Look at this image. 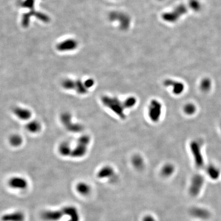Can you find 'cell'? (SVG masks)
Here are the masks:
<instances>
[{
  "label": "cell",
  "instance_id": "6da1fadb",
  "mask_svg": "<svg viewBox=\"0 0 221 221\" xmlns=\"http://www.w3.org/2000/svg\"><path fill=\"white\" fill-rule=\"evenodd\" d=\"M101 101L104 106L114 112L118 117L122 119L126 118L125 105L123 102H122L118 98L114 97L104 96L101 98Z\"/></svg>",
  "mask_w": 221,
  "mask_h": 221
},
{
  "label": "cell",
  "instance_id": "7a4b0ae2",
  "mask_svg": "<svg viewBox=\"0 0 221 221\" xmlns=\"http://www.w3.org/2000/svg\"><path fill=\"white\" fill-rule=\"evenodd\" d=\"M90 142L89 137L84 135L78 139L75 148L72 149L71 156L74 158H79L84 157L86 154L88 146Z\"/></svg>",
  "mask_w": 221,
  "mask_h": 221
},
{
  "label": "cell",
  "instance_id": "3957f363",
  "mask_svg": "<svg viewBox=\"0 0 221 221\" xmlns=\"http://www.w3.org/2000/svg\"><path fill=\"white\" fill-rule=\"evenodd\" d=\"M162 106L157 100H152L148 108V114L152 122H156L159 120L162 113Z\"/></svg>",
  "mask_w": 221,
  "mask_h": 221
},
{
  "label": "cell",
  "instance_id": "277c9868",
  "mask_svg": "<svg viewBox=\"0 0 221 221\" xmlns=\"http://www.w3.org/2000/svg\"><path fill=\"white\" fill-rule=\"evenodd\" d=\"M190 149L193 156L195 164L198 168L204 166L203 157L201 152V144L197 141H193L190 144Z\"/></svg>",
  "mask_w": 221,
  "mask_h": 221
},
{
  "label": "cell",
  "instance_id": "5b68a950",
  "mask_svg": "<svg viewBox=\"0 0 221 221\" xmlns=\"http://www.w3.org/2000/svg\"><path fill=\"white\" fill-rule=\"evenodd\" d=\"M204 183V179L202 175L197 174L192 178L189 187V192L192 196L196 197L199 195Z\"/></svg>",
  "mask_w": 221,
  "mask_h": 221
},
{
  "label": "cell",
  "instance_id": "8992f818",
  "mask_svg": "<svg viewBox=\"0 0 221 221\" xmlns=\"http://www.w3.org/2000/svg\"><path fill=\"white\" fill-rule=\"evenodd\" d=\"M60 120L66 129L70 132H79L82 130V126L81 125L72 122V117L69 113L62 114L60 116Z\"/></svg>",
  "mask_w": 221,
  "mask_h": 221
},
{
  "label": "cell",
  "instance_id": "52a82bcc",
  "mask_svg": "<svg viewBox=\"0 0 221 221\" xmlns=\"http://www.w3.org/2000/svg\"><path fill=\"white\" fill-rule=\"evenodd\" d=\"M64 215L63 208L58 210H48L42 212V218L45 221H59Z\"/></svg>",
  "mask_w": 221,
  "mask_h": 221
},
{
  "label": "cell",
  "instance_id": "ba28073f",
  "mask_svg": "<svg viewBox=\"0 0 221 221\" xmlns=\"http://www.w3.org/2000/svg\"><path fill=\"white\" fill-rule=\"evenodd\" d=\"M8 185L13 189L24 190L28 187V183L24 178L15 176L9 179Z\"/></svg>",
  "mask_w": 221,
  "mask_h": 221
},
{
  "label": "cell",
  "instance_id": "9c48e42d",
  "mask_svg": "<svg viewBox=\"0 0 221 221\" xmlns=\"http://www.w3.org/2000/svg\"><path fill=\"white\" fill-rule=\"evenodd\" d=\"M164 85L166 86L171 88L172 92L175 95H180L184 90V84L178 81L166 79L164 82Z\"/></svg>",
  "mask_w": 221,
  "mask_h": 221
},
{
  "label": "cell",
  "instance_id": "30bf717a",
  "mask_svg": "<svg viewBox=\"0 0 221 221\" xmlns=\"http://www.w3.org/2000/svg\"><path fill=\"white\" fill-rule=\"evenodd\" d=\"M64 215L68 217L67 221H80V215L76 207L73 206H67L63 208Z\"/></svg>",
  "mask_w": 221,
  "mask_h": 221
},
{
  "label": "cell",
  "instance_id": "8fae6325",
  "mask_svg": "<svg viewBox=\"0 0 221 221\" xmlns=\"http://www.w3.org/2000/svg\"><path fill=\"white\" fill-rule=\"evenodd\" d=\"M13 113L22 120H29L32 116V113L29 110L22 107H15L13 109Z\"/></svg>",
  "mask_w": 221,
  "mask_h": 221
},
{
  "label": "cell",
  "instance_id": "7c38bea8",
  "mask_svg": "<svg viewBox=\"0 0 221 221\" xmlns=\"http://www.w3.org/2000/svg\"><path fill=\"white\" fill-rule=\"evenodd\" d=\"M2 221H24L25 214L20 211L5 214L2 217Z\"/></svg>",
  "mask_w": 221,
  "mask_h": 221
},
{
  "label": "cell",
  "instance_id": "4fadbf2b",
  "mask_svg": "<svg viewBox=\"0 0 221 221\" xmlns=\"http://www.w3.org/2000/svg\"><path fill=\"white\" fill-rule=\"evenodd\" d=\"M190 212L193 217L202 220H206L210 215L208 210L201 207H194L190 210Z\"/></svg>",
  "mask_w": 221,
  "mask_h": 221
},
{
  "label": "cell",
  "instance_id": "5bb4252c",
  "mask_svg": "<svg viewBox=\"0 0 221 221\" xmlns=\"http://www.w3.org/2000/svg\"><path fill=\"white\" fill-rule=\"evenodd\" d=\"M114 176V170L112 167L108 166L100 169L97 174V177L100 179H110Z\"/></svg>",
  "mask_w": 221,
  "mask_h": 221
},
{
  "label": "cell",
  "instance_id": "9a60e30c",
  "mask_svg": "<svg viewBox=\"0 0 221 221\" xmlns=\"http://www.w3.org/2000/svg\"><path fill=\"white\" fill-rule=\"evenodd\" d=\"M206 173L208 177L213 180L218 179L221 175L220 169L214 165H210L207 167Z\"/></svg>",
  "mask_w": 221,
  "mask_h": 221
},
{
  "label": "cell",
  "instance_id": "2e32d148",
  "mask_svg": "<svg viewBox=\"0 0 221 221\" xmlns=\"http://www.w3.org/2000/svg\"><path fill=\"white\" fill-rule=\"evenodd\" d=\"M73 148L68 142H64L60 144L59 147V152L63 157L71 156Z\"/></svg>",
  "mask_w": 221,
  "mask_h": 221
},
{
  "label": "cell",
  "instance_id": "e0dca14e",
  "mask_svg": "<svg viewBox=\"0 0 221 221\" xmlns=\"http://www.w3.org/2000/svg\"><path fill=\"white\" fill-rule=\"evenodd\" d=\"M76 190L82 195H87L90 192L91 188L88 183L84 182H80L76 185Z\"/></svg>",
  "mask_w": 221,
  "mask_h": 221
},
{
  "label": "cell",
  "instance_id": "ac0fdd59",
  "mask_svg": "<svg viewBox=\"0 0 221 221\" xmlns=\"http://www.w3.org/2000/svg\"><path fill=\"white\" fill-rule=\"evenodd\" d=\"M26 129L28 132L31 133H37L41 130V125L37 121H31L28 122L26 125Z\"/></svg>",
  "mask_w": 221,
  "mask_h": 221
},
{
  "label": "cell",
  "instance_id": "d6986e66",
  "mask_svg": "<svg viewBox=\"0 0 221 221\" xmlns=\"http://www.w3.org/2000/svg\"><path fill=\"white\" fill-rule=\"evenodd\" d=\"M132 163L134 167L137 170H142L144 166V159L140 156H134L132 158Z\"/></svg>",
  "mask_w": 221,
  "mask_h": 221
},
{
  "label": "cell",
  "instance_id": "ffe728a7",
  "mask_svg": "<svg viewBox=\"0 0 221 221\" xmlns=\"http://www.w3.org/2000/svg\"><path fill=\"white\" fill-rule=\"evenodd\" d=\"M174 166L173 164H167L163 166L161 170V174L164 177H169L174 174Z\"/></svg>",
  "mask_w": 221,
  "mask_h": 221
},
{
  "label": "cell",
  "instance_id": "44dd1931",
  "mask_svg": "<svg viewBox=\"0 0 221 221\" xmlns=\"http://www.w3.org/2000/svg\"><path fill=\"white\" fill-rule=\"evenodd\" d=\"M75 91L81 95H84L88 92V89L85 86L84 82L81 80H76Z\"/></svg>",
  "mask_w": 221,
  "mask_h": 221
},
{
  "label": "cell",
  "instance_id": "7402d4cb",
  "mask_svg": "<svg viewBox=\"0 0 221 221\" xmlns=\"http://www.w3.org/2000/svg\"><path fill=\"white\" fill-rule=\"evenodd\" d=\"M211 86H212L211 81L208 78H205L202 79L200 85L201 90L204 92H207L210 91L211 88Z\"/></svg>",
  "mask_w": 221,
  "mask_h": 221
},
{
  "label": "cell",
  "instance_id": "603a6c76",
  "mask_svg": "<svg viewBox=\"0 0 221 221\" xmlns=\"http://www.w3.org/2000/svg\"><path fill=\"white\" fill-rule=\"evenodd\" d=\"M76 81L72 79H66L62 82L63 88L66 90H74Z\"/></svg>",
  "mask_w": 221,
  "mask_h": 221
},
{
  "label": "cell",
  "instance_id": "cb8c5ba5",
  "mask_svg": "<svg viewBox=\"0 0 221 221\" xmlns=\"http://www.w3.org/2000/svg\"><path fill=\"white\" fill-rule=\"evenodd\" d=\"M9 142L13 147H19L22 144L23 139L20 135H13L10 137Z\"/></svg>",
  "mask_w": 221,
  "mask_h": 221
},
{
  "label": "cell",
  "instance_id": "d4e9b609",
  "mask_svg": "<svg viewBox=\"0 0 221 221\" xmlns=\"http://www.w3.org/2000/svg\"><path fill=\"white\" fill-rule=\"evenodd\" d=\"M196 107L192 103H188L183 107V111L188 115H192L196 112Z\"/></svg>",
  "mask_w": 221,
  "mask_h": 221
},
{
  "label": "cell",
  "instance_id": "484cf974",
  "mask_svg": "<svg viewBox=\"0 0 221 221\" xmlns=\"http://www.w3.org/2000/svg\"><path fill=\"white\" fill-rule=\"evenodd\" d=\"M136 99L134 97H128L123 101V104L126 108H132L135 106V104H136Z\"/></svg>",
  "mask_w": 221,
  "mask_h": 221
},
{
  "label": "cell",
  "instance_id": "4316f807",
  "mask_svg": "<svg viewBox=\"0 0 221 221\" xmlns=\"http://www.w3.org/2000/svg\"><path fill=\"white\" fill-rule=\"evenodd\" d=\"M84 84L88 89L91 88L94 85V81L92 79H88L84 82Z\"/></svg>",
  "mask_w": 221,
  "mask_h": 221
},
{
  "label": "cell",
  "instance_id": "83f0119b",
  "mask_svg": "<svg viewBox=\"0 0 221 221\" xmlns=\"http://www.w3.org/2000/svg\"><path fill=\"white\" fill-rule=\"evenodd\" d=\"M143 221H156V220L152 216L147 215L144 217Z\"/></svg>",
  "mask_w": 221,
  "mask_h": 221
},
{
  "label": "cell",
  "instance_id": "f1b7e54d",
  "mask_svg": "<svg viewBox=\"0 0 221 221\" xmlns=\"http://www.w3.org/2000/svg\"></svg>",
  "mask_w": 221,
  "mask_h": 221
}]
</instances>
